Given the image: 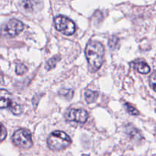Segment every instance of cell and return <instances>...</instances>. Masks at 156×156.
I'll use <instances>...</instances> for the list:
<instances>
[{
    "label": "cell",
    "instance_id": "6da1fadb",
    "mask_svg": "<svg viewBox=\"0 0 156 156\" xmlns=\"http://www.w3.org/2000/svg\"><path fill=\"white\" fill-rule=\"evenodd\" d=\"M85 56L89 65L90 71L94 73L98 70L104 62L105 47L101 43L91 41L85 48Z\"/></svg>",
    "mask_w": 156,
    "mask_h": 156
},
{
    "label": "cell",
    "instance_id": "7a4b0ae2",
    "mask_svg": "<svg viewBox=\"0 0 156 156\" xmlns=\"http://www.w3.org/2000/svg\"><path fill=\"white\" fill-rule=\"evenodd\" d=\"M71 143V138L66 133L59 130L52 133L47 139L48 147L53 151L63 150Z\"/></svg>",
    "mask_w": 156,
    "mask_h": 156
},
{
    "label": "cell",
    "instance_id": "3957f363",
    "mask_svg": "<svg viewBox=\"0 0 156 156\" xmlns=\"http://www.w3.org/2000/svg\"><path fill=\"white\" fill-rule=\"evenodd\" d=\"M12 141L15 146L22 149H30L33 146L31 133L26 129H20L14 133Z\"/></svg>",
    "mask_w": 156,
    "mask_h": 156
},
{
    "label": "cell",
    "instance_id": "277c9868",
    "mask_svg": "<svg viewBox=\"0 0 156 156\" xmlns=\"http://www.w3.org/2000/svg\"><path fill=\"white\" fill-rule=\"evenodd\" d=\"M54 24L56 30L63 34L69 36L76 31V24L67 17L59 15L54 18Z\"/></svg>",
    "mask_w": 156,
    "mask_h": 156
},
{
    "label": "cell",
    "instance_id": "5b68a950",
    "mask_svg": "<svg viewBox=\"0 0 156 156\" xmlns=\"http://www.w3.org/2000/svg\"><path fill=\"white\" fill-rule=\"evenodd\" d=\"M65 118L68 121L84 123L88 120V114L85 110L71 108L66 111L65 114Z\"/></svg>",
    "mask_w": 156,
    "mask_h": 156
},
{
    "label": "cell",
    "instance_id": "8992f818",
    "mask_svg": "<svg viewBox=\"0 0 156 156\" xmlns=\"http://www.w3.org/2000/svg\"><path fill=\"white\" fill-rule=\"evenodd\" d=\"M24 29V24L21 21L17 19H12L7 23L5 27L3 29V33L9 37L17 36Z\"/></svg>",
    "mask_w": 156,
    "mask_h": 156
},
{
    "label": "cell",
    "instance_id": "52a82bcc",
    "mask_svg": "<svg viewBox=\"0 0 156 156\" xmlns=\"http://www.w3.org/2000/svg\"><path fill=\"white\" fill-rule=\"evenodd\" d=\"M12 95L5 89H0V108H10L13 105Z\"/></svg>",
    "mask_w": 156,
    "mask_h": 156
},
{
    "label": "cell",
    "instance_id": "ba28073f",
    "mask_svg": "<svg viewBox=\"0 0 156 156\" xmlns=\"http://www.w3.org/2000/svg\"><path fill=\"white\" fill-rule=\"evenodd\" d=\"M40 0H22L21 5L24 10L27 12H32L40 5Z\"/></svg>",
    "mask_w": 156,
    "mask_h": 156
},
{
    "label": "cell",
    "instance_id": "9c48e42d",
    "mask_svg": "<svg viewBox=\"0 0 156 156\" xmlns=\"http://www.w3.org/2000/svg\"><path fill=\"white\" fill-rule=\"evenodd\" d=\"M134 68L137 72L142 74H148L150 72V67L143 61H136L134 62Z\"/></svg>",
    "mask_w": 156,
    "mask_h": 156
},
{
    "label": "cell",
    "instance_id": "30bf717a",
    "mask_svg": "<svg viewBox=\"0 0 156 156\" xmlns=\"http://www.w3.org/2000/svg\"><path fill=\"white\" fill-rule=\"evenodd\" d=\"M98 97V92L97 91H91V90H87L85 92V99L87 103L91 104L96 101Z\"/></svg>",
    "mask_w": 156,
    "mask_h": 156
},
{
    "label": "cell",
    "instance_id": "8fae6325",
    "mask_svg": "<svg viewBox=\"0 0 156 156\" xmlns=\"http://www.w3.org/2000/svg\"><path fill=\"white\" fill-rule=\"evenodd\" d=\"M60 59H61V57L59 56V55H56V56H54L53 57L50 58V59H49L47 62V69L50 70V69H52L53 68H54V67L56 66V64H57V62L60 61Z\"/></svg>",
    "mask_w": 156,
    "mask_h": 156
},
{
    "label": "cell",
    "instance_id": "7c38bea8",
    "mask_svg": "<svg viewBox=\"0 0 156 156\" xmlns=\"http://www.w3.org/2000/svg\"><path fill=\"white\" fill-rule=\"evenodd\" d=\"M59 94L62 96V97H65L68 100H70L71 98H73L74 91L72 89H64V88H62L59 91Z\"/></svg>",
    "mask_w": 156,
    "mask_h": 156
},
{
    "label": "cell",
    "instance_id": "4fadbf2b",
    "mask_svg": "<svg viewBox=\"0 0 156 156\" xmlns=\"http://www.w3.org/2000/svg\"><path fill=\"white\" fill-rule=\"evenodd\" d=\"M10 110L12 111V112L14 114H15V115H19V114H21V113H22L23 108L21 105L14 101L13 105H12V107L10 108Z\"/></svg>",
    "mask_w": 156,
    "mask_h": 156
},
{
    "label": "cell",
    "instance_id": "5bb4252c",
    "mask_svg": "<svg viewBox=\"0 0 156 156\" xmlns=\"http://www.w3.org/2000/svg\"><path fill=\"white\" fill-rule=\"evenodd\" d=\"M27 70H28V69H27L24 64L18 63L17 64L16 68H15V73H16L17 75L21 76V75H23L25 73H27Z\"/></svg>",
    "mask_w": 156,
    "mask_h": 156
},
{
    "label": "cell",
    "instance_id": "9a60e30c",
    "mask_svg": "<svg viewBox=\"0 0 156 156\" xmlns=\"http://www.w3.org/2000/svg\"><path fill=\"white\" fill-rule=\"evenodd\" d=\"M125 108H126V111L131 115H138L139 114V111L129 103H125Z\"/></svg>",
    "mask_w": 156,
    "mask_h": 156
},
{
    "label": "cell",
    "instance_id": "2e32d148",
    "mask_svg": "<svg viewBox=\"0 0 156 156\" xmlns=\"http://www.w3.org/2000/svg\"><path fill=\"white\" fill-rule=\"evenodd\" d=\"M149 83H150L151 88L156 91V72L151 75L150 78H149Z\"/></svg>",
    "mask_w": 156,
    "mask_h": 156
},
{
    "label": "cell",
    "instance_id": "e0dca14e",
    "mask_svg": "<svg viewBox=\"0 0 156 156\" xmlns=\"http://www.w3.org/2000/svg\"><path fill=\"white\" fill-rule=\"evenodd\" d=\"M7 136V130L2 123H0V142L3 141Z\"/></svg>",
    "mask_w": 156,
    "mask_h": 156
},
{
    "label": "cell",
    "instance_id": "ac0fdd59",
    "mask_svg": "<svg viewBox=\"0 0 156 156\" xmlns=\"http://www.w3.org/2000/svg\"><path fill=\"white\" fill-rule=\"evenodd\" d=\"M119 43V40L117 37H113L111 40L109 41V47H111V49H115L117 45Z\"/></svg>",
    "mask_w": 156,
    "mask_h": 156
},
{
    "label": "cell",
    "instance_id": "d6986e66",
    "mask_svg": "<svg viewBox=\"0 0 156 156\" xmlns=\"http://www.w3.org/2000/svg\"><path fill=\"white\" fill-rule=\"evenodd\" d=\"M82 156H88V155H83Z\"/></svg>",
    "mask_w": 156,
    "mask_h": 156
}]
</instances>
